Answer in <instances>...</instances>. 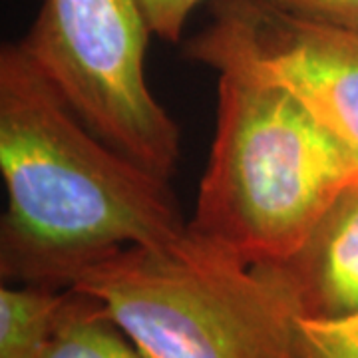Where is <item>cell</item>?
<instances>
[{"label": "cell", "mask_w": 358, "mask_h": 358, "mask_svg": "<svg viewBox=\"0 0 358 358\" xmlns=\"http://www.w3.org/2000/svg\"><path fill=\"white\" fill-rule=\"evenodd\" d=\"M299 358H358V308L334 317L296 315Z\"/></svg>", "instance_id": "9"}, {"label": "cell", "mask_w": 358, "mask_h": 358, "mask_svg": "<svg viewBox=\"0 0 358 358\" xmlns=\"http://www.w3.org/2000/svg\"><path fill=\"white\" fill-rule=\"evenodd\" d=\"M42 358H150L98 301L70 289L58 329Z\"/></svg>", "instance_id": "8"}, {"label": "cell", "mask_w": 358, "mask_h": 358, "mask_svg": "<svg viewBox=\"0 0 358 358\" xmlns=\"http://www.w3.org/2000/svg\"><path fill=\"white\" fill-rule=\"evenodd\" d=\"M70 289L4 282L0 287V358H42Z\"/></svg>", "instance_id": "7"}, {"label": "cell", "mask_w": 358, "mask_h": 358, "mask_svg": "<svg viewBox=\"0 0 358 358\" xmlns=\"http://www.w3.org/2000/svg\"><path fill=\"white\" fill-rule=\"evenodd\" d=\"M195 62L287 92L358 154V32L271 0H215L183 46Z\"/></svg>", "instance_id": "5"}, {"label": "cell", "mask_w": 358, "mask_h": 358, "mask_svg": "<svg viewBox=\"0 0 358 358\" xmlns=\"http://www.w3.org/2000/svg\"><path fill=\"white\" fill-rule=\"evenodd\" d=\"M0 171L4 282L70 289L108 257L187 225L169 181L90 129L20 42L0 52Z\"/></svg>", "instance_id": "1"}, {"label": "cell", "mask_w": 358, "mask_h": 358, "mask_svg": "<svg viewBox=\"0 0 358 358\" xmlns=\"http://www.w3.org/2000/svg\"><path fill=\"white\" fill-rule=\"evenodd\" d=\"M70 289L98 301L150 358H299V308L279 267L189 225L108 257Z\"/></svg>", "instance_id": "3"}, {"label": "cell", "mask_w": 358, "mask_h": 358, "mask_svg": "<svg viewBox=\"0 0 358 358\" xmlns=\"http://www.w3.org/2000/svg\"><path fill=\"white\" fill-rule=\"evenodd\" d=\"M150 36L138 0H44L20 46L90 129L169 181L181 141L145 80Z\"/></svg>", "instance_id": "4"}, {"label": "cell", "mask_w": 358, "mask_h": 358, "mask_svg": "<svg viewBox=\"0 0 358 358\" xmlns=\"http://www.w3.org/2000/svg\"><path fill=\"white\" fill-rule=\"evenodd\" d=\"M277 267L299 315L334 317L358 308V179L336 195L301 249Z\"/></svg>", "instance_id": "6"}, {"label": "cell", "mask_w": 358, "mask_h": 358, "mask_svg": "<svg viewBox=\"0 0 358 358\" xmlns=\"http://www.w3.org/2000/svg\"><path fill=\"white\" fill-rule=\"evenodd\" d=\"M152 34L166 42H179L192 10L203 0H138Z\"/></svg>", "instance_id": "10"}, {"label": "cell", "mask_w": 358, "mask_h": 358, "mask_svg": "<svg viewBox=\"0 0 358 358\" xmlns=\"http://www.w3.org/2000/svg\"><path fill=\"white\" fill-rule=\"evenodd\" d=\"M357 179V152L287 92L219 76L215 140L187 225L251 263L281 265Z\"/></svg>", "instance_id": "2"}, {"label": "cell", "mask_w": 358, "mask_h": 358, "mask_svg": "<svg viewBox=\"0 0 358 358\" xmlns=\"http://www.w3.org/2000/svg\"><path fill=\"white\" fill-rule=\"evenodd\" d=\"M291 13L358 32V0H271Z\"/></svg>", "instance_id": "11"}]
</instances>
